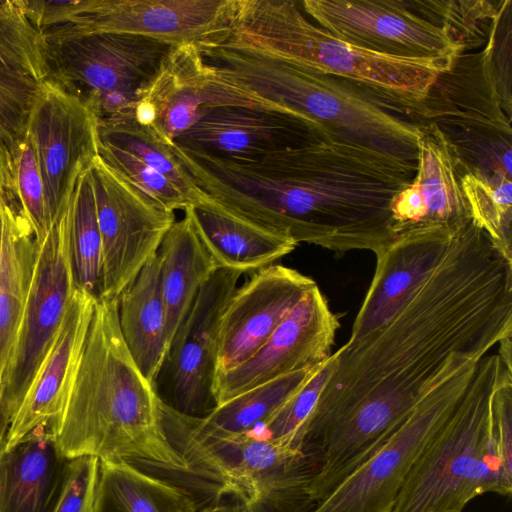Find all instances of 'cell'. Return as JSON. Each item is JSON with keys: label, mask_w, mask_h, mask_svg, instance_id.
Masks as SVG:
<instances>
[{"label": "cell", "mask_w": 512, "mask_h": 512, "mask_svg": "<svg viewBox=\"0 0 512 512\" xmlns=\"http://www.w3.org/2000/svg\"><path fill=\"white\" fill-rule=\"evenodd\" d=\"M512 335V257L471 221L398 310L330 355L303 432L322 500L367 461L438 383Z\"/></svg>", "instance_id": "1"}, {"label": "cell", "mask_w": 512, "mask_h": 512, "mask_svg": "<svg viewBox=\"0 0 512 512\" xmlns=\"http://www.w3.org/2000/svg\"><path fill=\"white\" fill-rule=\"evenodd\" d=\"M196 185L250 221L335 253L379 252L394 239L392 203L416 163L327 134L235 161L182 150Z\"/></svg>", "instance_id": "2"}, {"label": "cell", "mask_w": 512, "mask_h": 512, "mask_svg": "<svg viewBox=\"0 0 512 512\" xmlns=\"http://www.w3.org/2000/svg\"><path fill=\"white\" fill-rule=\"evenodd\" d=\"M162 400L120 332L118 302H96L63 413L54 428L68 459L93 456L184 479L187 467L162 423Z\"/></svg>", "instance_id": "3"}, {"label": "cell", "mask_w": 512, "mask_h": 512, "mask_svg": "<svg viewBox=\"0 0 512 512\" xmlns=\"http://www.w3.org/2000/svg\"><path fill=\"white\" fill-rule=\"evenodd\" d=\"M203 44L245 49L333 75L414 111L455 63L355 47L310 21L293 0H232L227 28Z\"/></svg>", "instance_id": "4"}, {"label": "cell", "mask_w": 512, "mask_h": 512, "mask_svg": "<svg viewBox=\"0 0 512 512\" xmlns=\"http://www.w3.org/2000/svg\"><path fill=\"white\" fill-rule=\"evenodd\" d=\"M219 73L303 113L341 139L417 162L421 135L412 111L348 80L245 49L198 46Z\"/></svg>", "instance_id": "5"}, {"label": "cell", "mask_w": 512, "mask_h": 512, "mask_svg": "<svg viewBox=\"0 0 512 512\" xmlns=\"http://www.w3.org/2000/svg\"><path fill=\"white\" fill-rule=\"evenodd\" d=\"M165 433L187 467L188 485L209 504L232 495L247 512H313L316 462L306 451L251 433H225L161 404Z\"/></svg>", "instance_id": "6"}, {"label": "cell", "mask_w": 512, "mask_h": 512, "mask_svg": "<svg viewBox=\"0 0 512 512\" xmlns=\"http://www.w3.org/2000/svg\"><path fill=\"white\" fill-rule=\"evenodd\" d=\"M500 365L485 355L461 402L407 476L390 512H461L487 492L508 496L489 438V405Z\"/></svg>", "instance_id": "7"}, {"label": "cell", "mask_w": 512, "mask_h": 512, "mask_svg": "<svg viewBox=\"0 0 512 512\" xmlns=\"http://www.w3.org/2000/svg\"><path fill=\"white\" fill-rule=\"evenodd\" d=\"M174 46L117 33L45 43L47 80L83 102L98 122L130 117Z\"/></svg>", "instance_id": "8"}, {"label": "cell", "mask_w": 512, "mask_h": 512, "mask_svg": "<svg viewBox=\"0 0 512 512\" xmlns=\"http://www.w3.org/2000/svg\"><path fill=\"white\" fill-rule=\"evenodd\" d=\"M477 364L461 368L431 389L398 430L313 512H390L416 461L464 397Z\"/></svg>", "instance_id": "9"}, {"label": "cell", "mask_w": 512, "mask_h": 512, "mask_svg": "<svg viewBox=\"0 0 512 512\" xmlns=\"http://www.w3.org/2000/svg\"><path fill=\"white\" fill-rule=\"evenodd\" d=\"M75 288L65 206L38 247L26 305L0 385V430L4 440L54 344Z\"/></svg>", "instance_id": "10"}, {"label": "cell", "mask_w": 512, "mask_h": 512, "mask_svg": "<svg viewBox=\"0 0 512 512\" xmlns=\"http://www.w3.org/2000/svg\"><path fill=\"white\" fill-rule=\"evenodd\" d=\"M227 106L291 109L222 76L196 44H182L173 47L141 92L131 117L173 143L207 114Z\"/></svg>", "instance_id": "11"}, {"label": "cell", "mask_w": 512, "mask_h": 512, "mask_svg": "<svg viewBox=\"0 0 512 512\" xmlns=\"http://www.w3.org/2000/svg\"><path fill=\"white\" fill-rule=\"evenodd\" d=\"M232 0H68L45 43L93 33L129 34L173 45L204 43L228 26Z\"/></svg>", "instance_id": "12"}, {"label": "cell", "mask_w": 512, "mask_h": 512, "mask_svg": "<svg viewBox=\"0 0 512 512\" xmlns=\"http://www.w3.org/2000/svg\"><path fill=\"white\" fill-rule=\"evenodd\" d=\"M103 250L102 299L115 300L157 253L175 212L158 205L97 156L90 165Z\"/></svg>", "instance_id": "13"}, {"label": "cell", "mask_w": 512, "mask_h": 512, "mask_svg": "<svg viewBox=\"0 0 512 512\" xmlns=\"http://www.w3.org/2000/svg\"><path fill=\"white\" fill-rule=\"evenodd\" d=\"M303 12L337 38L397 58L456 61L463 47L404 0H304Z\"/></svg>", "instance_id": "14"}, {"label": "cell", "mask_w": 512, "mask_h": 512, "mask_svg": "<svg viewBox=\"0 0 512 512\" xmlns=\"http://www.w3.org/2000/svg\"><path fill=\"white\" fill-rule=\"evenodd\" d=\"M98 120L78 98L50 80L40 83L25 133L41 170L53 224L78 176L98 156Z\"/></svg>", "instance_id": "15"}, {"label": "cell", "mask_w": 512, "mask_h": 512, "mask_svg": "<svg viewBox=\"0 0 512 512\" xmlns=\"http://www.w3.org/2000/svg\"><path fill=\"white\" fill-rule=\"evenodd\" d=\"M338 328L337 315L315 286L248 359L216 373V405L279 377L316 367L331 355Z\"/></svg>", "instance_id": "16"}, {"label": "cell", "mask_w": 512, "mask_h": 512, "mask_svg": "<svg viewBox=\"0 0 512 512\" xmlns=\"http://www.w3.org/2000/svg\"><path fill=\"white\" fill-rule=\"evenodd\" d=\"M240 276L218 269L199 291L170 342L165 361L173 401L169 406L183 414L202 417L214 408L211 403L216 406L213 384L220 324Z\"/></svg>", "instance_id": "17"}, {"label": "cell", "mask_w": 512, "mask_h": 512, "mask_svg": "<svg viewBox=\"0 0 512 512\" xmlns=\"http://www.w3.org/2000/svg\"><path fill=\"white\" fill-rule=\"evenodd\" d=\"M418 124L416 172L396 196L395 214L407 234L453 237L472 221L462 188L466 164L435 123Z\"/></svg>", "instance_id": "18"}, {"label": "cell", "mask_w": 512, "mask_h": 512, "mask_svg": "<svg viewBox=\"0 0 512 512\" xmlns=\"http://www.w3.org/2000/svg\"><path fill=\"white\" fill-rule=\"evenodd\" d=\"M327 134L332 133L296 110L227 106L207 114L174 143L191 152L249 161L310 143Z\"/></svg>", "instance_id": "19"}, {"label": "cell", "mask_w": 512, "mask_h": 512, "mask_svg": "<svg viewBox=\"0 0 512 512\" xmlns=\"http://www.w3.org/2000/svg\"><path fill=\"white\" fill-rule=\"evenodd\" d=\"M315 286L312 278L281 264L253 272L223 312L216 373L248 359Z\"/></svg>", "instance_id": "20"}, {"label": "cell", "mask_w": 512, "mask_h": 512, "mask_svg": "<svg viewBox=\"0 0 512 512\" xmlns=\"http://www.w3.org/2000/svg\"><path fill=\"white\" fill-rule=\"evenodd\" d=\"M96 302L86 291L75 288L54 344L0 447H12L41 427H50L54 431L65 408Z\"/></svg>", "instance_id": "21"}, {"label": "cell", "mask_w": 512, "mask_h": 512, "mask_svg": "<svg viewBox=\"0 0 512 512\" xmlns=\"http://www.w3.org/2000/svg\"><path fill=\"white\" fill-rule=\"evenodd\" d=\"M453 237L407 234L377 252L375 272L348 341L359 340L384 324L438 264Z\"/></svg>", "instance_id": "22"}, {"label": "cell", "mask_w": 512, "mask_h": 512, "mask_svg": "<svg viewBox=\"0 0 512 512\" xmlns=\"http://www.w3.org/2000/svg\"><path fill=\"white\" fill-rule=\"evenodd\" d=\"M184 214L218 269L255 272L298 245L288 235L237 215L207 194Z\"/></svg>", "instance_id": "23"}, {"label": "cell", "mask_w": 512, "mask_h": 512, "mask_svg": "<svg viewBox=\"0 0 512 512\" xmlns=\"http://www.w3.org/2000/svg\"><path fill=\"white\" fill-rule=\"evenodd\" d=\"M69 462L50 427L34 430L12 447H0V512H53Z\"/></svg>", "instance_id": "24"}, {"label": "cell", "mask_w": 512, "mask_h": 512, "mask_svg": "<svg viewBox=\"0 0 512 512\" xmlns=\"http://www.w3.org/2000/svg\"><path fill=\"white\" fill-rule=\"evenodd\" d=\"M117 302L123 341L142 375L154 385L168 353L157 253L123 290Z\"/></svg>", "instance_id": "25"}, {"label": "cell", "mask_w": 512, "mask_h": 512, "mask_svg": "<svg viewBox=\"0 0 512 512\" xmlns=\"http://www.w3.org/2000/svg\"><path fill=\"white\" fill-rule=\"evenodd\" d=\"M160 287L166 314L168 349L199 291L218 270L184 214L166 233L158 251Z\"/></svg>", "instance_id": "26"}, {"label": "cell", "mask_w": 512, "mask_h": 512, "mask_svg": "<svg viewBox=\"0 0 512 512\" xmlns=\"http://www.w3.org/2000/svg\"><path fill=\"white\" fill-rule=\"evenodd\" d=\"M38 247L31 225L10 200L0 260V385L26 305Z\"/></svg>", "instance_id": "27"}, {"label": "cell", "mask_w": 512, "mask_h": 512, "mask_svg": "<svg viewBox=\"0 0 512 512\" xmlns=\"http://www.w3.org/2000/svg\"><path fill=\"white\" fill-rule=\"evenodd\" d=\"M95 512H197L186 488L126 462L99 461Z\"/></svg>", "instance_id": "28"}, {"label": "cell", "mask_w": 512, "mask_h": 512, "mask_svg": "<svg viewBox=\"0 0 512 512\" xmlns=\"http://www.w3.org/2000/svg\"><path fill=\"white\" fill-rule=\"evenodd\" d=\"M89 167L78 176L66 208L76 288L99 301L103 294V250Z\"/></svg>", "instance_id": "29"}, {"label": "cell", "mask_w": 512, "mask_h": 512, "mask_svg": "<svg viewBox=\"0 0 512 512\" xmlns=\"http://www.w3.org/2000/svg\"><path fill=\"white\" fill-rule=\"evenodd\" d=\"M316 367L297 371L254 387L216 405L208 414L198 417V420L208 429L225 433H251L255 429H260L300 389Z\"/></svg>", "instance_id": "30"}, {"label": "cell", "mask_w": 512, "mask_h": 512, "mask_svg": "<svg viewBox=\"0 0 512 512\" xmlns=\"http://www.w3.org/2000/svg\"><path fill=\"white\" fill-rule=\"evenodd\" d=\"M97 132L99 140L130 152L167 177L192 201V205L206 195L176 155L174 142L166 141L131 116L98 122Z\"/></svg>", "instance_id": "31"}, {"label": "cell", "mask_w": 512, "mask_h": 512, "mask_svg": "<svg viewBox=\"0 0 512 512\" xmlns=\"http://www.w3.org/2000/svg\"><path fill=\"white\" fill-rule=\"evenodd\" d=\"M462 188L472 221L512 257V181L504 173L488 174L466 166Z\"/></svg>", "instance_id": "32"}, {"label": "cell", "mask_w": 512, "mask_h": 512, "mask_svg": "<svg viewBox=\"0 0 512 512\" xmlns=\"http://www.w3.org/2000/svg\"><path fill=\"white\" fill-rule=\"evenodd\" d=\"M45 41L28 18L23 0H0V66L46 81Z\"/></svg>", "instance_id": "33"}, {"label": "cell", "mask_w": 512, "mask_h": 512, "mask_svg": "<svg viewBox=\"0 0 512 512\" xmlns=\"http://www.w3.org/2000/svg\"><path fill=\"white\" fill-rule=\"evenodd\" d=\"M421 16L445 28L462 45L463 52L485 42L511 3L507 1H406Z\"/></svg>", "instance_id": "34"}, {"label": "cell", "mask_w": 512, "mask_h": 512, "mask_svg": "<svg viewBox=\"0 0 512 512\" xmlns=\"http://www.w3.org/2000/svg\"><path fill=\"white\" fill-rule=\"evenodd\" d=\"M10 151L13 160V196L40 245L53 226V221L41 170L29 136L24 133Z\"/></svg>", "instance_id": "35"}, {"label": "cell", "mask_w": 512, "mask_h": 512, "mask_svg": "<svg viewBox=\"0 0 512 512\" xmlns=\"http://www.w3.org/2000/svg\"><path fill=\"white\" fill-rule=\"evenodd\" d=\"M98 156L114 172L166 210L175 212L192 205L178 186L130 152L98 139Z\"/></svg>", "instance_id": "36"}, {"label": "cell", "mask_w": 512, "mask_h": 512, "mask_svg": "<svg viewBox=\"0 0 512 512\" xmlns=\"http://www.w3.org/2000/svg\"><path fill=\"white\" fill-rule=\"evenodd\" d=\"M329 357L315 368L300 389L261 426L264 437L304 450L302 432L328 377L331 367Z\"/></svg>", "instance_id": "37"}, {"label": "cell", "mask_w": 512, "mask_h": 512, "mask_svg": "<svg viewBox=\"0 0 512 512\" xmlns=\"http://www.w3.org/2000/svg\"><path fill=\"white\" fill-rule=\"evenodd\" d=\"M489 438L503 487L509 496L512 491V363L501 357L490 398Z\"/></svg>", "instance_id": "38"}, {"label": "cell", "mask_w": 512, "mask_h": 512, "mask_svg": "<svg viewBox=\"0 0 512 512\" xmlns=\"http://www.w3.org/2000/svg\"><path fill=\"white\" fill-rule=\"evenodd\" d=\"M40 82L0 66V138L11 148L25 133Z\"/></svg>", "instance_id": "39"}, {"label": "cell", "mask_w": 512, "mask_h": 512, "mask_svg": "<svg viewBox=\"0 0 512 512\" xmlns=\"http://www.w3.org/2000/svg\"><path fill=\"white\" fill-rule=\"evenodd\" d=\"M99 459H70L65 486L53 512H95Z\"/></svg>", "instance_id": "40"}, {"label": "cell", "mask_w": 512, "mask_h": 512, "mask_svg": "<svg viewBox=\"0 0 512 512\" xmlns=\"http://www.w3.org/2000/svg\"><path fill=\"white\" fill-rule=\"evenodd\" d=\"M0 196L15 201L13 196V160L10 148L0 138Z\"/></svg>", "instance_id": "41"}, {"label": "cell", "mask_w": 512, "mask_h": 512, "mask_svg": "<svg viewBox=\"0 0 512 512\" xmlns=\"http://www.w3.org/2000/svg\"><path fill=\"white\" fill-rule=\"evenodd\" d=\"M197 512H247V510L239 503L228 504L216 502L198 508Z\"/></svg>", "instance_id": "42"}, {"label": "cell", "mask_w": 512, "mask_h": 512, "mask_svg": "<svg viewBox=\"0 0 512 512\" xmlns=\"http://www.w3.org/2000/svg\"><path fill=\"white\" fill-rule=\"evenodd\" d=\"M10 199L0 196V260L3 246L6 208Z\"/></svg>", "instance_id": "43"}, {"label": "cell", "mask_w": 512, "mask_h": 512, "mask_svg": "<svg viewBox=\"0 0 512 512\" xmlns=\"http://www.w3.org/2000/svg\"><path fill=\"white\" fill-rule=\"evenodd\" d=\"M3 442H4V436L0 430V446L3 444Z\"/></svg>", "instance_id": "44"}, {"label": "cell", "mask_w": 512, "mask_h": 512, "mask_svg": "<svg viewBox=\"0 0 512 512\" xmlns=\"http://www.w3.org/2000/svg\"><path fill=\"white\" fill-rule=\"evenodd\" d=\"M507 8H508V7H507ZM505 11H506V10H505ZM503 14H504V13H503ZM502 16H503V15H502ZM502 16H501V18H502ZM500 20H501V19H500ZM499 24H500V21H499ZM499 24H498V30H499Z\"/></svg>", "instance_id": "45"}]
</instances>
